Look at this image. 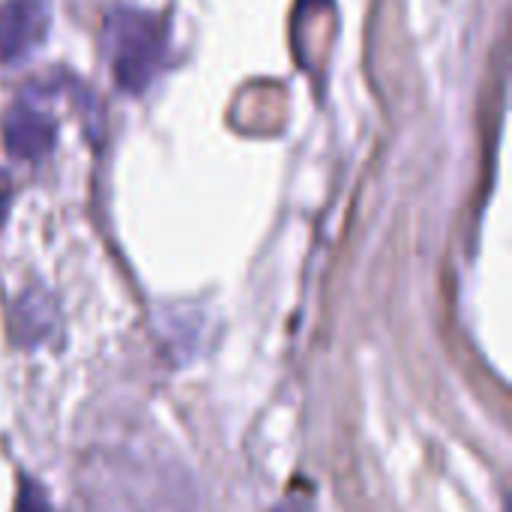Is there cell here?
Returning a JSON list of instances; mask_svg holds the SVG:
<instances>
[{
	"mask_svg": "<svg viewBox=\"0 0 512 512\" xmlns=\"http://www.w3.org/2000/svg\"><path fill=\"white\" fill-rule=\"evenodd\" d=\"M105 42H108L114 81L126 93H144L165 60V48H168L165 24L153 12L123 6L108 15Z\"/></svg>",
	"mask_w": 512,
	"mask_h": 512,
	"instance_id": "obj_1",
	"label": "cell"
},
{
	"mask_svg": "<svg viewBox=\"0 0 512 512\" xmlns=\"http://www.w3.org/2000/svg\"><path fill=\"white\" fill-rule=\"evenodd\" d=\"M51 27L45 0H3L0 3V66L24 60L42 45Z\"/></svg>",
	"mask_w": 512,
	"mask_h": 512,
	"instance_id": "obj_2",
	"label": "cell"
},
{
	"mask_svg": "<svg viewBox=\"0 0 512 512\" xmlns=\"http://www.w3.org/2000/svg\"><path fill=\"white\" fill-rule=\"evenodd\" d=\"M54 141H57V129L48 114H42L27 102L9 108L3 120V147L12 159L39 162L54 150Z\"/></svg>",
	"mask_w": 512,
	"mask_h": 512,
	"instance_id": "obj_3",
	"label": "cell"
},
{
	"mask_svg": "<svg viewBox=\"0 0 512 512\" xmlns=\"http://www.w3.org/2000/svg\"><path fill=\"white\" fill-rule=\"evenodd\" d=\"M9 204H12V180L6 171H0V228L9 216Z\"/></svg>",
	"mask_w": 512,
	"mask_h": 512,
	"instance_id": "obj_4",
	"label": "cell"
}]
</instances>
